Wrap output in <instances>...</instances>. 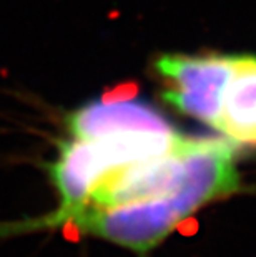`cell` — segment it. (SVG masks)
Wrapping results in <instances>:
<instances>
[{
  "mask_svg": "<svg viewBox=\"0 0 256 257\" xmlns=\"http://www.w3.org/2000/svg\"><path fill=\"white\" fill-rule=\"evenodd\" d=\"M63 130L65 135L75 138H90L113 131H177L156 108L132 98H102L85 103L67 113Z\"/></svg>",
  "mask_w": 256,
  "mask_h": 257,
  "instance_id": "3957f363",
  "label": "cell"
},
{
  "mask_svg": "<svg viewBox=\"0 0 256 257\" xmlns=\"http://www.w3.org/2000/svg\"><path fill=\"white\" fill-rule=\"evenodd\" d=\"M228 140L256 145V57L236 55V65L223 95L221 114L216 123Z\"/></svg>",
  "mask_w": 256,
  "mask_h": 257,
  "instance_id": "277c9868",
  "label": "cell"
},
{
  "mask_svg": "<svg viewBox=\"0 0 256 257\" xmlns=\"http://www.w3.org/2000/svg\"><path fill=\"white\" fill-rule=\"evenodd\" d=\"M235 65L236 55H161L156 70L165 81L163 98L180 113L216 128Z\"/></svg>",
  "mask_w": 256,
  "mask_h": 257,
  "instance_id": "7a4b0ae2",
  "label": "cell"
},
{
  "mask_svg": "<svg viewBox=\"0 0 256 257\" xmlns=\"http://www.w3.org/2000/svg\"><path fill=\"white\" fill-rule=\"evenodd\" d=\"M225 141L187 138L165 155L103 174L78 206L60 216L0 221V237L65 231L150 257L200 209L239 191Z\"/></svg>",
  "mask_w": 256,
  "mask_h": 257,
  "instance_id": "6da1fadb",
  "label": "cell"
}]
</instances>
